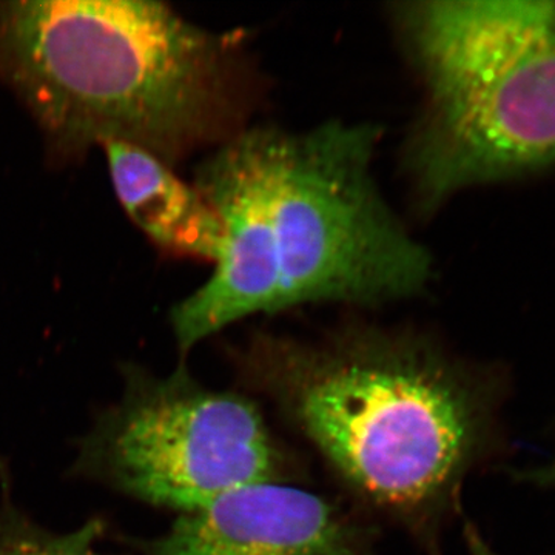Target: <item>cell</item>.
I'll use <instances>...</instances> for the list:
<instances>
[{"mask_svg": "<svg viewBox=\"0 0 555 555\" xmlns=\"http://www.w3.org/2000/svg\"><path fill=\"white\" fill-rule=\"evenodd\" d=\"M104 532L100 520L68 534H54L33 524L14 506L0 509V555H108L98 551Z\"/></svg>", "mask_w": 555, "mask_h": 555, "instance_id": "ba28073f", "label": "cell"}, {"mask_svg": "<svg viewBox=\"0 0 555 555\" xmlns=\"http://www.w3.org/2000/svg\"><path fill=\"white\" fill-rule=\"evenodd\" d=\"M244 79L235 38L164 3L0 2V80L62 155L126 142L173 166L244 129Z\"/></svg>", "mask_w": 555, "mask_h": 555, "instance_id": "3957f363", "label": "cell"}, {"mask_svg": "<svg viewBox=\"0 0 555 555\" xmlns=\"http://www.w3.org/2000/svg\"><path fill=\"white\" fill-rule=\"evenodd\" d=\"M392 16L423 89L403 158L423 214L555 164V2L420 0Z\"/></svg>", "mask_w": 555, "mask_h": 555, "instance_id": "277c9868", "label": "cell"}, {"mask_svg": "<svg viewBox=\"0 0 555 555\" xmlns=\"http://www.w3.org/2000/svg\"><path fill=\"white\" fill-rule=\"evenodd\" d=\"M102 149L131 221L163 250L214 264L222 247V225L199 190L147 150L126 142H107Z\"/></svg>", "mask_w": 555, "mask_h": 555, "instance_id": "52a82bcc", "label": "cell"}, {"mask_svg": "<svg viewBox=\"0 0 555 555\" xmlns=\"http://www.w3.org/2000/svg\"><path fill=\"white\" fill-rule=\"evenodd\" d=\"M371 528L284 481L233 489L184 513L145 555H371Z\"/></svg>", "mask_w": 555, "mask_h": 555, "instance_id": "8992f818", "label": "cell"}, {"mask_svg": "<svg viewBox=\"0 0 555 555\" xmlns=\"http://www.w3.org/2000/svg\"><path fill=\"white\" fill-rule=\"evenodd\" d=\"M286 452L250 398L124 367L119 400L80 443L76 470L159 507L192 513L244 486L284 481Z\"/></svg>", "mask_w": 555, "mask_h": 555, "instance_id": "5b68a950", "label": "cell"}, {"mask_svg": "<svg viewBox=\"0 0 555 555\" xmlns=\"http://www.w3.org/2000/svg\"><path fill=\"white\" fill-rule=\"evenodd\" d=\"M379 138L374 124L345 120L244 127L201 164L195 188L218 215L222 247L171 312L182 353L244 318L425 294L436 262L383 196Z\"/></svg>", "mask_w": 555, "mask_h": 555, "instance_id": "6da1fadb", "label": "cell"}, {"mask_svg": "<svg viewBox=\"0 0 555 555\" xmlns=\"http://www.w3.org/2000/svg\"><path fill=\"white\" fill-rule=\"evenodd\" d=\"M517 480L532 486V488L555 491V454L543 465L528 467V469L518 473Z\"/></svg>", "mask_w": 555, "mask_h": 555, "instance_id": "9c48e42d", "label": "cell"}, {"mask_svg": "<svg viewBox=\"0 0 555 555\" xmlns=\"http://www.w3.org/2000/svg\"><path fill=\"white\" fill-rule=\"evenodd\" d=\"M236 363L352 494L430 555L467 478L505 449L506 379L420 332L262 334Z\"/></svg>", "mask_w": 555, "mask_h": 555, "instance_id": "7a4b0ae2", "label": "cell"}, {"mask_svg": "<svg viewBox=\"0 0 555 555\" xmlns=\"http://www.w3.org/2000/svg\"><path fill=\"white\" fill-rule=\"evenodd\" d=\"M465 543L469 555H505L494 550L473 525L465 526ZM555 555V554H554Z\"/></svg>", "mask_w": 555, "mask_h": 555, "instance_id": "30bf717a", "label": "cell"}]
</instances>
